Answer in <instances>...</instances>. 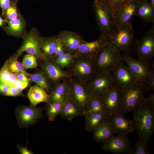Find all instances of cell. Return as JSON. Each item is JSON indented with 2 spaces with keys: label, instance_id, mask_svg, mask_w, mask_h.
Returning a JSON list of instances; mask_svg holds the SVG:
<instances>
[{
  "label": "cell",
  "instance_id": "cell-38",
  "mask_svg": "<svg viewBox=\"0 0 154 154\" xmlns=\"http://www.w3.org/2000/svg\"><path fill=\"white\" fill-rule=\"evenodd\" d=\"M9 71L5 63L0 70V83L10 85L9 80Z\"/></svg>",
  "mask_w": 154,
  "mask_h": 154
},
{
  "label": "cell",
  "instance_id": "cell-27",
  "mask_svg": "<svg viewBox=\"0 0 154 154\" xmlns=\"http://www.w3.org/2000/svg\"><path fill=\"white\" fill-rule=\"evenodd\" d=\"M57 39L56 36L41 37V50L44 60H52L56 45Z\"/></svg>",
  "mask_w": 154,
  "mask_h": 154
},
{
  "label": "cell",
  "instance_id": "cell-40",
  "mask_svg": "<svg viewBox=\"0 0 154 154\" xmlns=\"http://www.w3.org/2000/svg\"><path fill=\"white\" fill-rule=\"evenodd\" d=\"M147 86L145 87V91H148L154 89V71L149 76L145 82Z\"/></svg>",
  "mask_w": 154,
  "mask_h": 154
},
{
  "label": "cell",
  "instance_id": "cell-35",
  "mask_svg": "<svg viewBox=\"0 0 154 154\" xmlns=\"http://www.w3.org/2000/svg\"><path fill=\"white\" fill-rule=\"evenodd\" d=\"M92 112H106L101 98L93 97L86 113Z\"/></svg>",
  "mask_w": 154,
  "mask_h": 154
},
{
  "label": "cell",
  "instance_id": "cell-5",
  "mask_svg": "<svg viewBox=\"0 0 154 154\" xmlns=\"http://www.w3.org/2000/svg\"><path fill=\"white\" fill-rule=\"evenodd\" d=\"M93 96L88 83L71 77L69 98L76 104L83 116L87 112Z\"/></svg>",
  "mask_w": 154,
  "mask_h": 154
},
{
  "label": "cell",
  "instance_id": "cell-13",
  "mask_svg": "<svg viewBox=\"0 0 154 154\" xmlns=\"http://www.w3.org/2000/svg\"><path fill=\"white\" fill-rule=\"evenodd\" d=\"M108 42L107 37L102 35H101L94 41L90 42L85 41L73 54L74 58L82 57L94 59Z\"/></svg>",
  "mask_w": 154,
  "mask_h": 154
},
{
  "label": "cell",
  "instance_id": "cell-23",
  "mask_svg": "<svg viewBox=\"0 0 154 154\" xmlns=\"http://www.w3.org/2000/svg\"><path fill=\"white\" fill-rule=\"evenodd\" d=\"M135 15L147 23L154 22V7L148 0H139Z\"/></svg>",
  "mask_w": 154,
  "mask_h": 154
},
{
  "label": "cell",
  "instance_id": "cell-29",
  "mask_svg": "<svg viewBox=\"0 0 154 154\" xmlns=\"http://www.w3.org/2000/svg\"><path fill=\"white\" fill-rule=\"evenodd\" d=\"M28 77L31 81L50 94L53 88L52 84L42 71L33 74L29 73Z\"/></svg>",
  "mask_w": 154,
  "mask_h": 154
},
{
  "label": "cell",
  "instance_id": "cell-47",
  "mask_svg": "<svg viewBox=\"0 0 154 154\" xmlns=\"http://www.w3.org/2000/svg\"><path fill=\"white\" fill-rule=\"evenodd\" d=\"M18 149L20 153L22 154H32L33 153L27 148V146L25 147L17 145Z\"/></svg>",
  "mask_w": 154,
  "mask_h": 154
},
{
  "label": "cell",
  "instance_id": "cell-3",
  "mask_svg": "<svg viewBox=\"0 0 154 154\" xmlns=\"http://www.w3.org/2000/svg\"><path fill=\"white\" fill-rule=\"evenodd\" d=\"M108 38L122 54H129L133 49L136 40L132 23L117 28Z\"/></svg>",
  "mask_w": 154,
  "mask_h": 154
},
{
  "label": "cell",
  "instance_id": "cell-1",
  "mask_svg": "<svg viewBox=\"0 0 154 154\" xmlns=\"http://www.w3.org/2000/svg\"><path fill=\"white\" fill-rule=\"evenodd\" d=\"M133 114L135 129L139 137L148 141L154 131V108L143 103Z\"/></svg>",
  "mask_w": 154,
  "mask_h": 154
},
{
  "label": "cell",
  "instance_id": "cell-6",
  "mask_svg": "<svg viewBox=\"0 0 154 154\" xmlns=\"http://www.w3.org/2000/svg\"><path fill=\"white\" fill-rule=\"evenodd\" d=\"M67 71L71 77L88 83L97 72L94 59L75 58Z\"/></svg>",
  "mask_w": 154,
  "mask_h": 154
},
{
  "label": "cell",
  "instance_id": "cell-46",
  "mask_svg": "<svg viewBox=\"0 0 154 154\" xmlns=\"http://www.w3.org/2000/svg\"><path fill=\"white\" fill-rule=\"evenodd\" d=\"M9 86L8 84L0 83V93L5 96L8 91Z\"/></svg>",
  "mask_w": 154,
  "mask_h": 154
},
{
  "label": "cell",
  "instance_id": "cell-18",
  "mask_svg": "<svg viewBox=\"0 0 154 154\" xmlns=\"http://www.w3.org/2000/svg\"><path fill=\"white\" fill-rule=\"evenodd\" d=\"M102 150L115 154H130L131 148L127 135H114L106 142L103 143Z\"/></svg>",
  "mask_w": 154,
  "mask_h": 154
},
{
  "label": "cell",
  "instance_id": "cell-22",
  "mask_svg": "<svg viewBox=\"0 0 154 154\" xmlns=\"http://www.w3.org/2000/svg\"><path fill=\"white\" fill-rule=\"evenodd\" d=\"M84 116L85 120V129L90 132L107 121L109 115L106 112H92L86 113Z\"/></svg>",
  "mask_w": 154,
  "mask_h": 154
},
{
  "label": "cell",
  "instance_id": "cell-43",
  "mask_svg": "<svg viewBox=\"0 0 154 154\" xmlns=\"http://www.w3.org/2000/svg\"><path fill=\"white\" fill-rule=\"evenodd\" d=\"M11 0H0V7L2 9L1 15L3 16L6 11L10 6Z\"/></svg>",
  "mask_w": 154,
  "mask_h": 154
},
{
  "label": "cell",
  "instance_id": "cell-12",
  "mask_svg": "<svg viewBox=\"0 0 154 154\" xmlns=\"http://www.w3.org/2000/svg\"><path fill=\"white\" fill-rule=\"evenodd\" d=\"M41 38L38 32L33 29L26 35L23 43L15 54L19 57L25 52L34 55L37 59L44 60L41 50Z\"/></svg>",
  "mask_w": 154,
  "mask_h": 154
},
{
  "label": "cell",
  "instance_id": "cell-2",
  "mask_svg": "<svg viewBox=\"0 0 154 154\" xmlns=\"http://www.w3.org/2000/svg\"><path fill=\"white\" fill-rule=\"evenodd\" d=\"M145 86L138 83L128 88L121 89L120 112L123 114L130 112L133 114L143 103Z\"/></svg>",
  "mask_w": 154,
  "mask_h": 154
},
{
  "label": "cell",
  "instance_id": "cell-10",
  "mask_svg": "<svg viewBox=\"0 0 154 154\" xmlns=\"http://www.w3.org/2000/svg\"><path fill=\"white\" fill-rule=\"evenodd\" d=\"M133 49L138 58L149 61L154 56V25L140 39L136 40Z\"/></svg>",
  "mask_w": 154,
  "mask_h": 154
},
{
  "label": "cell",
  "instance_id": "cell-44",
  "mask_svg": "<svg viewBox=\"0 0 154 154\" xmlns=\"http://www.w3.org/2000/svg\"><path fill=\"white\" fill-rule=\"evenodd\" d=\"M143 103L154 108V94H152L147 98H144Z\"/></svg>",
  "mask_w": 154,
  "mask_h": 154
},
{
  "label": "cell",
  "instance_id": "cell-14",
  "mask_svg": "<svg viewBox=\"0 0 154 154\" xmlns=\"http://www.w3.org/2000/svg\"><path fill=\"white\" fill-rule=\"evenodd\" d=\"M41 65L42 72L53 86L71 77L67 70L57 65L52 60H44Z\"/></svg>",
  "mask_w": 154,
  "mask_h": 154
},
{
  "label": "cell",
  "instance_id": "cell-7",
  "mask_svg": "<svg viewBox=\"0 0 154 154\" xmlns=\"http://www.w3.org/2000/svg\"><path fill=\"white\" fill-rule=\"evenodd\" d=\"M93 7L101 35L108 37L117 28L114 17L109 9L97 0H94Z\"/></svg>",
  "mask_w": 154,
  "mask_h": 154
},
{
  "label": "cell",
  "instance_id": "cell-16",
  "mask_svg": "<svg viewBox=\"0 0 154 154\" xmlns=\"http://www.w3.org/2000/svg\"><path fill=\"white\" fill-rule=\"evenodd\" d=\"M121 93V89L114 84L101 98L106 112L109 115L120 112Z\"/></svg>",
  "mask_w": 154,
  "mask_h": 154
},
{
  "label": "cell",
  "instance_id": "cell-9",
  "mask_svg": "<svg viewBox=\"0 0 154 154\" xmlns=\"http://www.w3.org/2000/svg\"><path fill=\"white\" fill-rule=\"evenodd\" d=\"M93 97L101 98L115 84L110 72H97L87 83Z\"/></svg>",
  "mask_w": 154,
  "mask_h": 154
},
{
  "label": "cell",
  "instance_id": "cell-19",
  "mask_svg": "<svg viewBox=\"0 0 154 154\" xmlns=\"http://www.w3.org/2000/svg\"><path fill=\"white\" fill-rule=\"evenodd\" d=\"M139 0L129 3L117 11L114 15L117 27L131 23V21L135 15Z\"/></svg>",
  "mask_w": 154,
  "mask_h": 154
},
{
  "label": "cell",
  "instance_id": "cell-24",
  "mask_svg": "<svg viewBox=\"0 0 154 154\" xmlns=\"http://www.w3.org/2000/svg\"><path fill=\"white\" fill-rule=\"evenodd\" d=\"M31 105L36 106L42 102H47L50 98V95L44 90L37 85L30 88L27 94Z\"/></svg>",
  "mask_w": 154,
  "mask_h": 154
},
{
  "label": "cell",
  "instance_id": "cell-25",
  "mask_svg": "<svg viewBox=\"0 0 154 154\" xmlns=\"http://www.w3.org/2000/svg\"><path fill=\"white\" fill-rule=\"evenodd\" d=\"M93 131L94 139L99 143H105L113 136L115 134L108 120Z\"/></svg>",
  "mask_w": 154,
  "mask_h": 154
},
{
  "label": "cell",
  "instance_id": "cell-21",
  "mask_svg": "<svg viewBox=\"0 0 154 154\" xmlns=\"http://www.w3.org/2000/svg\"><path fill=\"white\" fill-rule=\"evenodd\" d=\"M70 78L63 80L53 86L48 102L64 103L69 98Z\"/></svg>",
  "mask_w": 154,
  "mask_h": 154
},
{
  "label": "cell",
  "instance_id": "cell-15",
  "mask_svg": "<svg viewBox=\"0 0 154 154\" xmlns=\"http://www.w3.org/2000/svg\"><path fill=\"white\" fill-rule=\"evenodd\" d=\"M16 114L20 127H27L42 117V110L36 106H21L16 109Z\"/></svg>",
  "mask_w": 154,
  "mask_h": 154
},
{
  "label": "cell",
  "instance_id": "cell-26",
  "mask_svg": "<svg viewBox=\"0 0 154 154\" xmlns=\"http://www.w3.org/2000/svg\"><path fill=\"white\" fill-rule=\"evenodd\" d=\"M60 115L61 117L68 121L83 116L76 104L69 98L64 103Z\"/></svg>",
  "mask_w": 154,
  "mask_h": 154
},
{
  "label": "cell",
  "instance_id": "cell-37",
  "mask_svg": "<svg viewBox=\"0 0 154 154\" xmlns=\"http://www.w3.org/2000/svg\"><path fill=\"white\" fill-rule=\"evenodd\" d=\"M37 58L34 55L28 54L23 57L22 64L25 70L34 68L37 66Z\"/></svg>",
  "mask_w": 154,
  "mask_h": 154
},
{
  "label": "cell",
  "instance_id": "cell-28",
  "mask_svg": "<svg viewBox=\"0 0 154 154\" xmlns=\"http://www.w3.org/2000/svg\"><path fill=\"white\" fill-rule=\"evenodd\" d=\"M25 22L21 17L8 21L4 29L8 35L15 36L21 35L24 31Z\"/></svg>",
  "mask_w": 154,
  "mask_h": 154
},
{
  "label": "cell",
  "instance_id": "cell-34",
  "mask_svg": "<svg viewBox=\"0 0 154 154\" xmlns=\"http://www.w3.org/2000/svg\"><path fill=\"white\" fill-rule=\"evenodd\" d=\"M147 141L139 137L134 147L131 149L130 154H148L150 151L147 145Z\"/></svg>",
  "mask_w": 154,
  "mask_h": 154
},
{
  "label": "cell",
  "instance_id": "cell-49",
  "mask_svg": "<svg viewBox=\"0 0 154 154\" xmlns=\"http://www.w3.org/2000/svg\"><path fill=\"white\" fill-rule=\"evenodd\" d=\"M7 22H8V21L5 19H3L1 17H0V27L3 26L4 23Z\"/></svg>",
  "mask_w": 154,
  "mask_h": 154
},
{
  "label": "cell",
  "instance_id": "cell-36",
  "mask_svg": "<svg viewBox=\"0 0 154 154\" xmlns=\"http://www.w3.org/2000/svg\"><path fill=\"white\" fill-rule=\"evenodd\" d=\"M19 0H11L9 7L6 11L3 16L5 19L9 21L18 18L20 16L17 7Z\"/></svg>",
  "mask_w": 154,
  "mask_h": 154
},
{
  "label": "cell",
  "instance_id": "cell-33",
  "mask_svg": "<svg viewBox=\"0 0 154 154\" xmlns=\"http://www.w3.org/2000/svg\"><path fill=\"white\" fill-rule=\"evenodd\" d=\"M74 58L73 54L66 52L62 55L53 59L52 60L61 68H68L72 64Z\"/></svg>",
  "mask_w": 154,
  "mask_h": 154
},
{
  "label": "cell",
  "instance_id": "cell-42",
  "mask_svg": "<svg viewBox=\"0 0 154 154\" xmlns=\"http://www.w3.org/2000/svg\"><path fill=\"white\" fill-rule=\"evenodd\" d=\"M19 91L22 92L29 85V82H24L17 80L13 84Z\"/></svg>",
  "mask_w": 154,
  "mask_h": 154
},
{
  "label": "cell",
  "instance_id": "cell-17",
  "mask_svg": "<svg viewBox=\"0 0 154 154\" xmlns=\"http://www.w3.org/2000/svg\"><path fill=\"white\" fill-rule=\"evenodd\" d=\"M120 112L114 113L109 115L108 121L115 134L127 135L135 129L133 120L125 118Z\"/></svg>",
  "mask_w": 154,
  "mask_h": 154
},
{
  "label": "cell",
  "instance_id": "cell-41",
  "mask_svg": "<svg viewBox=\"0 0 154 154\" xmlns=\"http://www.w3.org/2000/svg\"><path fill=\"white\" fill-rule=\"evenodd\" d=\"M23 95L22 92L19 91L13 85L9 86V90L5 96H15Z\"/></svg>",
  "mask_w": 154,
  "mask_h": 154
},
{
  "label": "cell",
  "instance_id": "cell-8",
  "mask_svg": "<svg viewBox=\"0 0 154 154\" xmlns=\"http://www.w3.org/2000/svg\"><path fill=\"white\" fill-rule=\"evenodd\" d=\"M123 61L129 68L138 83H145L150 74L154 72V64L149 61L131 57L129 54H122Z\"/></svg>",
  "mask_w": 154,
  "mask_h": 154
},
{
  "label": "cell",
  "instance_id": "cell-31",
  "mask_svg": "<svg viewBox=\"0 0 154 154\" xmlns=\"http://www.w3.org/2000/svg\"><path fill=\"white\" fill-rule=\"evenodd\" d=\"M65 103V102H64ZM64 103L60 102H47L46 115L49 121H53L56 117L60 114Z\"/></svg>",
  "mask_w": 154,
  "mask_h": 154
},
{
  "label": "cell",
  "instance_id": "cell-32",
  "mask_svg": "<svg viewBox=\"0 0 154 154\" xmlns=\"http://www.w3.org/2000/svg\"><path fill=\"white\" fill-rule=\"evenodd\" d=\"M106 6L113 16L116 12L126 4L136 0H97Z\"/></svg>",
  "mask_w": 154,
  "mask_h": 154
},
{
  "label": "cell",
  "instance_id": "cell-39",
  "mask_svg": "<svg viewBox=\"0 0 154 154\" xmlns=\"http://www.w3.org/2000/svg\"><path fill=\"white\" fill-rule=\"evenodd\" d=\"M57 38L56 44L54 50L52 59L54 58L62 55L66 52L62 42L57 37Z\"/></svg>",
  "mask_w": 154,
  "mask_h": 154
},
{
  "label": "cell",
  "instance_id": "cell-30",
  "mask_svg": "<svg viewBox=\"0 0 154 154\" xmlns=\"http://www.w3.org/2000/svg\"><path fill=\"white\" fill-rule=\"evenodd\" d=\"M18 57L15 54L6 61L5 63L7 69L10 72L14 74L23 72L28 76L29 73L25 71L22 64L18 61Z\"/></svg>",
  "mask_w": 154,
  "mask_h": 154
},
{
  "label": "cell",
  "instance_id": "cell-4",
  "mask_svg": "<svg viewBox=\"0 0 154 154\" xmlns=\"http://www.w3.org/2000/svg\"><path fill=\"white\" fill-rule=\"evenodd\" d=\"M94 60L97 72H110L122 61V53L108 42L100 51Z\"/></svg>",
  "mask_w": 154,
  "mask_h": 154
},
{
  "label": "cell",
  "instance_id": "cell-11",
  "mask_svg": "<svg viewBox=\"0 0 154 154\" xmlns=\"http://www.w3.org/2000/svg\"><path fill=\"white\" fill-rule=\"evenodd\" d=\"M110 73L115 85L121 89L128 88L138 83L131 70L123 61L120 62Z\"/></svg>",
  "mask_w": 154,
  "mask_h": 154
},
{
  "label": "cell",
  "instance_id": "cell-45",
  "mask_svg": "<svg viewBox=\"0 0 154 154\" xmlns=\"http://www.w3.org/2000/svg\"><path fill=\"white\" fill-rule=\"evenodd\" d=\"M14 74L18 80L24 82H29V78L23 72H19Z\"/></svg>",
  "mask_w": 154,
  "mask_h": 154
},
{
  "label": "cell",
  "instance_id": "cell-50",
  "mask_svg": "<svg viewBox=\"0 0 154 154\" xmlns=\"http://www.w3.org/2000/svg\"><path fill=\"white\" fill-rule=\"evenodd\" d=\"M148 0L149 1L150 0Z\"/></svg>",
  "mask_w": 154,
  "mask_h": 154
},
{
  "label": "cell",
  "instance_id": "cell-48",
  "mask_svg": "<svg viewBox=\"0 0 154 154\" xmlns=\"http://www.w3.org/2000/svg\"><path fill=\"white\" fill-rule=\"evenodd\" d=\"M18 80L15 74L9 71V80L10 85L13 84L15 82ZM9 85V86H10Z\"/></svg>",
  "mask_w": 154,
  "mask_h": 154
},
{
  "label": "cell",
  "instance_id": "cell-20",
  "mask_svg": "<svg viewBox=\"0 0 154 154\" xmlns=\"http://www.w3.org/2000/svg\"><path fill=\"white\" fill-rule=\"evenodd\" d=\"M63 44L66 52L74 54L85 41L78 33L71 31H61L56 36Z\"/></svg>",
  "mask_w": 154,
  "mask_h": 154
}]
</instances>
